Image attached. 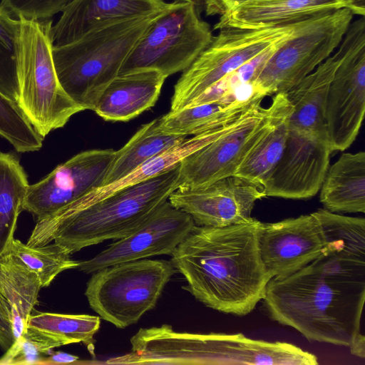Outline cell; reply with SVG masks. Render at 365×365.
Returning a JSON list of instances; mask_svg holds the SVG:
<instances>
[{
    "mask_svg": "<svg viewBox=\"0 0 365 365\" xmlns=\"http://www.w3.org/2000/svg\"><path fill=\"white\" fill-rule=\"evenodd\" d=\"M269 316L309 341L349 346L360 332L365 263L322 253L284 278H272L262 299Z\"/></svg>",
    "mask_w": 365,
    "mask_h": 365,
    "instance_id": "6da1fadb",
    "label": "cell"
},
{
    "mask_svg": "<svg viewBox=\"0 0 365 365\" xmlns=\"http://www.w3.org/2000/svg\"><path fill=\"white\" fill-rule=\"evenodd\" d=\"M257 219L225 227L195 225L171 255L182 288L205 306L245 316L263 299L272 278L262 259Z\"/></svg>",
    "mask_w": 365,
    "mask_h": 365,
    "instance_id": "7a4b0ae2",
    "label": "cell"
},
{
    "mask_svg": "<svg viewBox=\"0 0 365 365\" xmlns=\"http://www.w3.org/2000/svg\"><path fill=\"white\" fill-rule=\"evenodd\" d=\"M179 165L76 212L37 220L26 245L43 246L53 242L73 255L130 235L178 188Z\"/></svg>",
    "mask_w": 365,
    "mask_h": 365,
    "instance_id": "3957f363",
    "label": "cell"
},
{
    "mask_svg": "<svg viewBox=\"0 0 365 365\" xmlns=\"http://www.w3.org/2000/svg\"><path fill=\"white\" fill-rule=\"evenodd\" d=\"M162 11L115 21L71 43L53 47L57 76L70 98L84 110H93L104 89Z\"/></svg>",
    "mask_w": 365,
    "mask_h": 365,
    "instance_id": "277c9868",
    "label": "cell"
},
{
    "mask_svg": "<svg viewBox=\"0 0 365 365\" xmlns=\"http://www.w3.org/2000/svg\"><path fill=\"white\" fill-rule=\"evenodd\" d=\"M19 19L18 104L44 138L84 109L70 98L59 83L52 54L53 21Z\"/></svg>",
    "mask_w": 365,
    "mask_h": 365,
    "instance_id": "5b68a950",
    "label": "cell"
},
{
    "mask_svg": "<svg viewBox=\"0 0 365 365\" xmlns=\"http://www.w3.org/2000/svg\"><path fill=\"white\" fill-rule=\"evenodd\" d=\"M176 272L171 262L164 259L120 262L93 272L85 295L103 319L124 329L155 307Z\"/></svg>",
    "mask_w": 365,
    "mask_h": 365,
    "instance_id": "8992f818",
    "label": "cell"
},
{
    "mask_svg": "<svg viewBox=\"0 0 365 365\" xmlns=\"http://www.w3.org/2000/svg\"><path fill=\"white\" fill-rule=\"evenodd\" d=\"M354 16L345 7L302 21L264 63L256 89L265 96L287 93L331 56Z\"/></svg>",
    "mask_w": 365,
    "mask_h": 365,
    "instance_id": "52a82bcc",
    "label": "cell"
},
{
    "mask_svg": "<svg viewBox=\"0 0 365 365\" xmlns=\"http://www.w3.org/2000/svg\"><path fill=\"white\" fill-rule=\"evenodd\" d=\"M212 38L210 26L200 19L194 2L170 3L148 28L118 74L152 69L167 78L184 71Z\"/></svg>",
    "mask_w": 365,
    "mask_h": 365,
    "instance_id": "ba28073f",
    "label": "cell"
},
{
    "mask_svg": "<svg viewBox=\"0 0 365 365\" xmlns=\"http://www.w3.org/2000/svg\"><path fill=\"white\" fill-rule=\"evenodd\" d=\"M302 21L284 26L225 27L185 69L174 87L170 110L186 107L207 88L287 38Z\"/></svg>",
    "mask_w": 365,
    "mask_h": 365,
    "instance_id": "9c48e42d",
    "label": "cell"
},
{
    "mask_svg": "<svg viewBox=\"0 0 365 365\" xmlns=\"http://www.w3.org/2000/svg\"><path fill=\"white\" fill-rule=\"evenodd\" d=\"M334 53L339 61L327 98L331 152L344 151L359 134L365 111V17L349 26Z\"/></svg>",
    "mask_w": 365,
    "mask_h": 365,
    "instance_id": "30bf717a",
    "label": "cell"
},
{
    "mask_svg": "<svg viewBox=\"0 0 365 365\" xmlns=\"http://www.w3.org/2000/svg\"><path fill=\"white\" fill-rule=\"evenodd\" d=\"M259 101L222 135L181 160L178 187H196L235 175V171L272 125L275 102L268 108Z\"/></svg>",
    "mask_w": 365,
    "mask_h": 365,
    "instance_id": "8fae6325",
    "label": "cell"
},
{
    "mask_svg": "<svg viewBox=\"0 0 365 365\" xmlns=\"http://www.w3.org/2000/svg\"><path fill=\"white\" fill-rule=\"evenodd\" d=\"M115 153L113 149L89 150L58 165L44 178L29 185L23 210L39 220L102 186Z\"/></svg>",
    "mask_w": 365,
    "mask_h": 365,
    "instance_id": "7c38bea8",
    "label": "cell"
},
{
    "mask_svg": "<svg viewBox=\"0 0 365 365\" xmlns=\"http://www.w3.org/2000/svg\"><path fill=\"white\" fill-rule=\"evenodd\" d=\"M195 225L190 215L167 200L133 232L115 240L93 257L80 261L78 269L91 274L120 262L162 255L171 256Z\"/></svg>",
    "mask_w": 365,
    "mask_h": 365,
    "instance_id": "4fadbf2b",
    "label": "cell"
},
{
    "mask_svg": "<svg viewBox=\"0 0 365 365\" xmlns=\"http://www.w3.org/2000/svg\"><path fill=\"white\" fill-rule=\"evenodd\" d=\"M264 197L262 185L232 175L207 185L178 187L168 201L196 225L220 227L252 220L255 202Z\"/></svg>",
    "mask_w": 365,
    "mask_h": 365,
    "instance_id": "5bb4252c",
    "label": "cell"
},
{
    "mask_svg": "<svg viewBox=\"0 0 365 365\" xmlns=\"http://www.w3.org/2000/svg\"><path fill=\"white\" fill-rule=\"evenodd\" d=\"M327 242L322 225L311 213L262 224L259 247L272 278H284L316 259Z\"/></svg>",
    "mask_w": 365,
    "mask_h": 365,
    "instance_id": "9a60e30c",
    "label": "cell"
},
{
    "mask_svg": "<svg viewBox=\"0 0 365 365\" xmlns=\"http://www.w3.org/2000/svg\"><path fill=\"white\" fill-rule=\"evenodd\" d=\"M169 4L163 0H73L52 25L53 47L71 43L115 21L162 11Z\"/></svg>",
    "mask_w": 365,
    "mask_h": 365,
    "instance_id": "2e32d148",
    "label": "cell"
},
{
    "mask_svg": "<svg viewBox=\"0 0 365 365\" xmlns=\"http://www.w3.org/2000/svg\"><path fill=\"white\" fill-rule=\"evenodd\" d=\"M345 7L349 8L344 0H259L225 11L214 28L289 25Z\"/></svg>",
    "mask_w": 365,
    "mask_h": 365,
    "instance_id": "e0dca14e",
    "label": "cell"
},
{
    "mask_svg": "<svg viewBox=\"0 0 365 365\" xmlns=\"http://www.w3.org/2000/svg\"><path fill=\"white\" fill-rule=\"evenodd\" d=\"M165 78L152 69L118 74L104 89L93 111L105 120H130L155 104Z\"/></svg>",
    "mask_w": 365,
    "mask_h": 365,
    "instance_id": "ac0fdd59",
    "label": "cell"
},
{
    "mask_svg": "<svg viewBox=\"0 0 365 365\" xmlns=\"http://www.w3.org/2000/svg\"><path fill=\"white\" fill-rule=\"evenodd\" d=\"M237 120L192 135L190 138H186L181 143L148 160L122 178L91 190L53 214L65 215L76 212L122 189L144 182L172 169L182 159L222 135Z\"/></svg>",
    "mask_w": 365,
    "mask_h": 365,
    "instance_id": "d6986e66",
    "label": "cell"
},
{
    "mask_svg": "<svg viewBox=\"0 0 365 365\" xmlns=\"http://www.w3.org/2000/svg\"><path fill=\"white\" fill-rule=\"evenodd\" d=\"M9 245L0 254V307L12 324L16 340L26 331L42 287L37 274L11 252Z\"/></svg>",
    "mask_w": 365,
    "mask_h": 365,
    "instance_id": "ffe728a7",
    "label": "cell"
},
{
    "mask_svg": "<svg viewBox=\"0 0 365 365\" xmlns=\"http://www.w3.org/2000/svg\"><path fill=\"white\" fill-rule=\"evenodd\" d=\"M320 202L331 212H365V153H344L328 168Z\"/></svg>",
    "mask_w": 365,
    "mask_h": 365,
    "instance_id": "44dd1931",
    "label": "cell"
},
{
    "mask_svg": "<svg viewBox=\"0 0 365 365\" xmlns=\"http://www.w3.org/2000/svg\"><path fill=\"white\" fill-rule=\"evenodd\" d=\"M273 100L275 112L271 127L245 156L234 175L262 186L282 155L292 110L286 93H276Z\"/></svg>",
    "mask_w": 365,
    "mask_h": 365,
    "instance_id": "7402d4cb",
    "label": "cell"
},
{
    "mask_svg": "<svg viewBox=\"0 0 365 365\" xmlns=\"http://www.w3.org/2000/svg\"><path fill=\"white\" fill-rule=\"evenodd\" d=\"M264 97L251 101L224 104L210 103L170 110L158 119V128L163 133L182 136L195 135L239 118Z\"/></svg>",
    "mask_w": 365,
    "mask_h": 365,
    "instance_id": "603a6c76",
    "label": "cell"
},
{
    "mask_svg": "<svg viewBox=\"0 0 365 365\" xmlns=\"http://www.w3.org/2000/svg\"><path fill=\"white\" fill-rule=\"evenodd\" d=\"M186 138L162 132L158 128V119L144 124L116 151L103 185L122 178L148 160L181 143Z\"/></svg>",
    "mask_w": 365,
    "mask_h": 365,
    "instance_id": "cb8c5ba5",
    "label": "cell"
},
{
    "mask_svg": "<svg viewBox=\"0 0 365 365\" xmlns=\"http://www.w3.org/2000/svg\"><path fill=\"white\" fill-rule=\"evenodd\" d=\"M29 186L27 175L13 154L0 152V254L14 238Z\"/></svg>",
    "mask_w": 365,
    "mask_h": 365,
    "instance_id": "d4e9b609",
    "label": "cell"
},
{
    "mask_svg": "<svg viewBox=\"0 0 365 365\" xmlns=\"http://www.w3.org/2000/svg\"><path fill=\"white\" fill-rule=\"evenodd\" d=\"M100 324L98 316L36 311L31 312L27 322V327L56 336L66 344H84L92 355L95 350L94 336Z\"/></svg>",
    "mask_w": 365,
    "mask_h": 365,
    "instance_id": "484cf974",
    "label": "cell"
},
{
    "mask_svg": "<svg viewBox=\"0 0 365 365\" xmlns=\"http://www.w3.org/2000/svg\"><path fill=\"white\" fill-rule=\"evenodd\" d=\"M11 252L34 272L42 287H48L62 272L78 269L80 261L74 260L63 247L53 242L43 246L29 247L19 240H11Z\"/></svg>",
    "mask_w": 365,
    "mask_h": 365,
    "instance_id": "4316f807",
    "label": "cell"
},
{
    "mask_svg": "<svg viewBox=\"0 0 365 365\" xmlns=\"http://www.w3.org/2000/svg\"><path fill=\"white\" fill-rule=\"evenodd\" d=\"M21 21L0 6V92L18 103Z\"/></svg>",
    "mask_w": 365,
    "mask_h": 365,
    "instance_id": "83f0119b",
    "label": "cell"
},
{
    "mask_svg": "<svg viewBox=\"0 0 365 365\" xmlns=\"http://www.w3.org/2000/svg\"><path fill=\"white\" fill-rule=\"evenodd\" d=\"M0 135L19 153L40 150L43 138L35 130L17 102L0 92Z\"/></svg>",
    "mask_w": 365,
    "mask_h": 365,
    "instance_id": "f1b7e54d",
    "label": "cell"
},
{
    "mask_svg": "<svg viewBox=\"0 0 365 365\" xmlns=\"http://www.w3.org/2000/svg\"><path fill=\"white\" fill-rule=\"evenodd\" d=\"M66 345L56 336L27 327L0 358V364H41L56 347Z\"/></svg>",
    "mask_w": 365,
    "mask_h": 365,
    "instance_id": "f546056e",
    "label": "cell"
},
{
    "mask_svg": "<svg viewBox=\"0 0 365 365\" xmlns=\"http://www.w3.org/2000/svg\"><path fill=\"white\" fill-rule=\"evenodd\" d=\"M73 0H1L0 6L12 17L45 20L62 12Z\"/></svg>",
    "mask_w": 365,
    "mask_h": 365,
    "instance_id": "4dcf8cb0",
    "label": "cell"
},
{
    "mask_svg": "<svg viewBox=\"0 0 365 365\" xmlns=\"http://www.w3.org/2000/svg\"><path fill=\"white\" fill-rule=\"evenodd\" d=\"M15 341L12 324L0 307V347L4 352Z\"/></svg>",
    "mask_w": 365,
    "mask_h": 365,
    "instance_id": "1f68e13d",
    "label": "cell"
},
{
    "mask_svg": "<svg viewBox=\"0 0 365 365\" xmlns=\"http://www.w3.org/2000/svg\"><path fill=\"white\" fill-rule=\"evenodd\" d=\"M78 357L66 352L56 351L45 357L41 364L72 363L76 361Z\"/></svg>",
    "mask_w": 365,
    "mask_h": 365,
    "instance_id": "d6a6232c",
    "label": "cell"
},
{
    "mask_svg": "<svg viewBox=\"0 0 365 365\" xmlns=\"http://www.w3.org/2000/svg\"><path fill=\"white\" fill-rule=\"evenodd\" d=\"M349 347L351 354L365 358V336L360 332L354 337Z\"/></svg>",
    "mask_w": 365,
    "mask_h": 365,
    "instance_id": "836d02e7",
    "label": "cell"
},
{
    "mask_svg": "<svg viewBox=\"0 0 365 365\" xmlns=\"http://www.w3.org/2000/svg\"><path fill=\"white\" fill-rule=\"evenodd\" d=\"M259 1V0H217V13L222 14L225 11L233 8L235 6H239L240 4Z\"/></svg>",
    "mask_w": 365,
    "mask_h": 365,
    "instance_id": "e575fe53",
    "label": "cell"
},
{
    "mask_svg": "<svg viewBox=\"0 0 365 365\" xmlns=\"http://www.w3.org/2000/svg\"><path fill=\"white\" fill-rule=\"evenodd\" d=\"M348 7L352 11L354 15L359 16L365 14V1L364 0H344Z\"/></svg>",
    "mask_w": 365,
    "mask_h": 365,
    "instance_id": "d590c367",
    "label": "cell"
},
{
    "mask_svg": "<svg viewBox=\"0 0 365 365\" xmlns=\"http://www.w3.org/2000/svg\"><path fill=\"white\" fill-rule=\"evenodd\" d=\"M197 1H201L205 5L207 14H216L217 0H196V4Z\"/></svg>",
    "mask_w": 365,
    "mask_h": 365,
    "instance_id": "8d00e7d4",
    "label": "cell"
},
{
    "mask_svg": "<svg viewBox=\"0 0 365 365\" xmlns=\"http://www.w3.org/2000/svg\"><path fill=\"white\" fill-rule=\"evenodd\" d=\"M179 1H192L196 4V0H178Z\"/></svg>",
    "mask_w": 365,
    "mask_h": 365,
    "instance_id": "74e56055",
    "label": "cell"
}]
</instances>
